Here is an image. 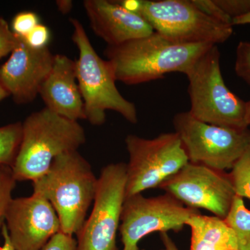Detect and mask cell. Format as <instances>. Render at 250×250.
Returning <instances> with one entry per match:
<instances>
[{
    "label": "cell",
    "mask_w": 250,
    "mask_h": 250,
    "mask_svg": "<svg viewBox=\"0 0 250 250\" xmlns=\"http://www.w3.org/2000/svg\"><path fill=\"white\" fill-rule=\"evenodd\" d=\"M213 45L177 43L154 31L121 45H107L104 53L117 82L136 85L164 78L170 72L185 73Z\"/></svg>",
    "instance_id": "cell-1"
},
{
    "label": "cell",
    "mask_w": 250,
    "mask_h": 250,
    "mask_svg": "<svg viewBox=\"0 0 250 250\" xmlns=\"http://www.w3.org/2000/svg\"><path fill=\"white\" fill-rule=\"evenodd\" d=\"M32 185L33 193L44 197L54 207L61 231L77 235L85 221L98 185L88 161L78 151L64 153L52 161L47 172Z\"/></svg>",
    "instance_id": "cell-2"
},
{
    "label": "cell",
    "mask_w": 250,
    "mask_h": 250,
    "mask_svg": "<svg viewBox=\"0 0 250 250\" xmlns=\"http://www.w3.org/2000/svg\"><path fill=\"white\" fill-rule=\"evenodd\" d=\"M84 129L45 107L34 112L22 123V138L13 166L17 182L40 178L61 154L77 151L85 142Z\"/></svg>",
    "instance_id": "cell-3"
},
{
    "label": "cell",
    "mask_w": 250,
    "mask_h": 250,
    "mask_svg": "<svg viewBox=\"0 0 250 250\" xmlns=\"http://www.w3.org/2000/svg\"><path fill=\"white\" fill-rule=\"evenodd\" d=\"M70 22L74 29L72 40L79 50L77 80L86 121L93 126H101L106 122V111H113L130 123L136 124V106L117 88L111 63L97 53L80 21L72 18Z\"/></svg>",
    "instance_id": "cell-4"
},
{
    "label": "cell",
    "mask_w": 250,
    "mask_h": 250,
    "mask_svg": "<svg viewBox=\"0 0 250 250\" xmlns=\"http://www.w3.org/2000/svg\"><path fill=\"white\" fill-rule=\"evenodd\" d=\"M123 7L144 18L154 31L180 44L223 43L232 24L208 16L191 0H121Z\"/></svg>",
    "instance_id": "cell-5"
},
{
    "label": "cell",
    "mask_w": 250,
    "mask_h": 250,
    "mask_svg": "<svg viewBox=\"0 0 250 250\" xmlns=\"http://www.w3.org/2000/svg\"><path fill=\"white\" fill-rule=\"evenodd\" d=\"M220 53L213 45L185 72L190 100L189 113L208 124L244 130L245 104L225 84L220 70Z\"/></svg>",
    "instance_id": "cell-6"
},
{
    "label": "cell",
    "mask_w": 250,
    "mask_h": 250,
    "mask_svg": "<svg viewBox=\"0 0 250 250\" xmlns=\"http://www.w3.org/2000/svg\"><path fill=\"white\" fill-rule=\"evenodd\" d=\"M125 144L129 155L125 198L160 187L189 163L175 131L161 134L153 139L128 135Z\"/></svg>",
    "instance_id": "cell-7"
},
{
    "label": "cell",
    "mask_w": 250,
    "mask_h": 250,
    "mask_svg": "<svg viewBox=\"0 0 250 250\" xmlns=\"http://www.w3.org/2000/svg\"><path fill=\"white\" fill-rule=\"evenodd\" d=\"M189 162L215 170L231 169L250 145V130H238L208 124L189 111L172 120Z\"/></svg>",
    "instance_id": "cell-8"
},
{
    "label": "cell",
    "mask_w": 250,
    "mask_h": 250,
    "mask_svg": "<svg viewBox=\"0 0 250 250\" xmlns=\"http://www.w3.org/2000/svg\"><path fill=\"white\" fill-rule=\"evenodd\" d=\"M126 184L125 163L108 164L102 170L93 210L77 233V250H118L117 231L121 221Z\"/></svg>",
    "instance_id": "cell-9"
},
{
    "label": "cell",
    "mask_w": 250,
    "mask_h": 250,
    "mask_svg": "<svg viewBox=\"0 0 250 250\" xmlns=\"http://www.w3.org/2000/svg\"><path fill=\"white\" fill-rule=\"evenodd\" d=\"M168 193L146 197L142 193L126 197L120 225L123 250H139L142 238L154 232L178 233L192 215L200 213Z\"/></svg>",
    "instance_id": "cell-10"
},
{
    "label": "cell",
    "mask_w": 250,
    "mask_h": 250,
    "mask_svg": "<svg viewBox=\"0 0 250 250\" xmlns=\"http://www.w3.org/2000/svg\"><path fill=\"white\" fill-rule=\"evenodd\" d=\"M159 188L186 207L208 210L226 218L236 196L229 173L189 162Z\"/></svg>",
    "instance_id": "cell-11"
},
{
    "label": "cell",
    "mask_w": 250,
    "mask_h": 250,
    "mask_svg": "<svg viewBox=\"0 0 250 250\" xmlns=\"http://www.w3.org/2000/svg\"><path fill=\"white\" fill-rule=\"evenodd\" d=\"M5 221L16 250H41L61 231L60 221L54 207L48 200L35 193L13 198Z\"/></svg>",
    "instance_id": "cell-12"
},
{
    "label": "cell",
    "mask_w": 250,
    "mask_h": 250,
    "mask_svg": "<svg viewBox=\"0 0 250 250\" xmlns=\"http://www.w3.org/2000/svg\"><path fill=\"white\" fill-rule=\"evenodd\" d=\"M17 42L9 59L0 67V82L18 104H27L39 95L53 66L54 54L48 47L35 49L24 38Z\"/></svg>",
    "instance_id": "cell-13"
},
{
    "label": "cell",
    "mask_w": 250,
    "mask_h": 250,
    "mask_svg": "<svg viewBox=\"0 0 250 250\" xmlns=\"http://www.w3.org/2000/svg\"><path fill=\"white\" fill-rule=\"evenodd\" d=\"M83 5L92 30L107 45H121L154 32L144 18L117 1L85 0Z\"/></svg>",
    "instance_id": "cell-14"
},
{
    "label": "cell",
    "mask_w": 250,
    "mask_h": 250,
    "mask_svg": "<svg viewBox=\"0 0 250 250\" xmlns=\"http://www.w3.org/2000/svg\"><path fill=\"white\" fill-rule=\"evenodd\" d=\"M39 95L45 107L72 121L86 120L84 104L77 80L76 62L55 54L53 66L41 86Z\"/></svg>",
    "instance_id": "cell-15"
},
{
    "label": "cell",
    "mask_w": 250,
    "mask_h": 250,
    "mask_svg": "<svg viewBox=\"0 0 250 250\" xmlns=\"http://www.w3.org/2000/svg\"><path fill=\"white\" fill-rule=\"evenodd\" d=\"M191 229L190 250H239L236 236L224 219L192 215L186 222Z\"/></svg>",
    "instance_id": "cell-16"
},
{
    "label": "cell",
    "mask_w": 250,
    "mask_h": 250,
    "mask_svg": "<svg viewBox=\"0 0 250 250\" xmlns=\"http://www.w3.org/2000/svg\"><path fill=\"white\" fill-rule=\"evenodd\" d=\"M224 220L236 236L238 250H250V210L245 205L243 198L235 196Z\"/></svg>",
    "instance_id": "cell-17"
},
{
    "label": "cell",
    "mask_w": 250,
    "mask_h": 250,
    "mask_svg": "<svg viewBox=\"0 0 250 250\" xmlns=\"http://www.w3.org/2000/svg\"><path fill=\"white\" fill-rule=\"evenodd\" d=\"M22 138V123H11L0 127V165L13 167Z\"/></svg>",
    "instance_id": "cell-18"
},
{
    "label": "cell",
    "mask_w": 250,
    "mask_h": 250,
    "mask_svg": "<svg viewBox=\"0 0 250 250\" xmlns=\"http://www.w3.org/2000/svg\"><path fill=\"white\" fill-rule=\"evenodd\" d=\"M231 170L229 175L236 195L250 200V145Z\"/></svg>",
    "instance_id": "cell-19"
},
{
    "label": "cell",
    "mask_w": 250,
    "mask_h": 250,
    "mask_svg": "<svg viewBox=\"0 0 250 250\" xmlns=\"http://www.w3.org/2000/svg\"><path fill=\"white\" fill-rule=\"evenodd\" d=\"M12 167L0 165V231L12 200V192L16 186Z\"/></svg>",
    "instance_id": "cell-20"
},
{
    "label": "cell",
    "mask_w": 250,
    "mask_h": 250,
    "mask_svg": "<svg viewBox=\"0 0 250 250\" xmlns=\"http://www.w3.org/2000/svg\"><path fill=\"white\" fill-rule=\"evenodd\" d=\"M234 70L237 76L250 86V42L241 41L237 46Z\"/></svg>",
    "instance_id": "cell-21"
},
{
    "label": "cell",
    "mask_w": 250,
    "mask_h": 250,
    "mask_svg": "<svg viewBox=\"0 0 250 250\" xmlns=\"http://www.w3.org/2000/svg\"><path fill=\"white\" fill-rule=\"evenodd\" d=\"M39 24V16L35 13H19L13 20L12 31L16 36L25 38Z\"/></svg>",
    "instance_id": "cell-22"
},
{
    "label": "cell",
    "mask_w": 250,
    "mask_h": 250,
    "mask_svg": "<svg viewBox=\"0 0 250 250\" xmlns=\"http://www.w3.org/2000/svg\"><path fill=\"white\" fill-rule=\"evenodd\" d=\"M195 6L210 17L226 24H232V19L223 11L215 0H191Z\"/></svg>",
    "instance_id": "cell-23"
},
{
    "label": "cell",
    "mask_w": 250,
    "mask_h": 250,
    "mask_svg": "<svg viewBox=\"0 0 250 250\" xmlns=\"http://www.w3.org/2000/svg\"><path fill=\"white\" fill-rule=\"evenodd\" d=\"M17 42V36L10 29L4 18L0 17V59L14 50Z\"/></svg>",
    "instance_id": "cell-24"
},
{
    "label": "cell",
    "mask_w": 250,
    "mask_h": 250,
    "mask_svg": "<svg viewBox=\"0 0 250 250\" xmlns=\"http://www.w3.org/2000/svg\"><path fill=\"white\" fill-rule=\"evenodd\" d=\"M231 19L250 14V0H215Z\"/></svg>",
    "instance_id": "cell-25"
},
{
    "label": "cell",
    "mask_w": 250,
    "mask_h": 250,
    "mask_svg": "<svg viewBox=\"0 0 250 250\" xmlns=\"http://www.w3.org/2000/svg\"><path fill=\"white\" fill-rule=\"evenodd\" d=\"M24 39L28 45L33 48H44L47 47L50 39V31L45 25L39 23Z\"/></svg>",
    "instance_id": "cell-26"
},
{
    "label": "cell",
    "mask_w": 250,
    "mask_h": 250,
    "mask_svg": "<svg viewBox=\"0 0 250 250\" xmlns=\"http://www.w3.org/2000/svg\"><path fill=\"white\" fill-rule=\"evenodd\" d=\"M77 243L73 236L59 231L41 250H77Z\"/></svg>",
    "instance_id": "cell-27"
},
{
    "label": "cell",
    "mask_w": 250,
    "mask_h": 250,
    "mask_svg": "<svg viewBox=\"0 0 250 250\" xmlns=\"http://www.w3.org/2000/svg\"><path fill=\"white\" fill-rule=\"evenodd\" d=\"M1 235L4 238V244L2 246H0V250H16L14 246H13L10 239L9 231H8L7 227L6 224L4 223L1 229Z\"/></svg>",
    "instance_id": "cell-28"
},
{
    "label": "cell",
    "mask_w": 250,
    "mask_h": 250,
    "mask_svg": "<svg viewBox=\"0 0 250 250\" xmlns=\"http://www.w3.org/2000/svg\"><path fill=\"white\" fill-rule=\"evenodd\" d=\"M56 4L62 15L69 14L73 8V1L71 0H57Z\"/></svg>",
    "instance_id": "cell-29"
},
{
    "label": "cell",
    "mask_w": 250,
    "mask_h": 250,
    "mask_svg": "<svg viewBox=\"0 0 250 250\" xmlns=\"http://www.w3.org/2000/svg\"><path fill=\"white\" fill-rule=\"evenodd\" d=\"M161 239L164 246V250H179L167 232L160 233Z\"/></svg>",
    "instance_id": "cell-30"
},
{
    "label": "cell",
    "mask_w": 250,
    "mask_h": 250,
    "mask_svg": "<svg viewBox=\"0 0 250 250\" xmlns=\"http://www.w3.org/2000/svg\"><path fill=\"white\" fill-rule=\"evenodd\" d=\"M250 24V14L233 18L232 25H244Z\"/></svg>",
    "instance_id": "cell-31"
},
{
    "label": "cell",
    "mask_w": 250,
    "mask_h": 250,
    "mask_svg": "<svg viewBox=\"0 0 250 250\" xmlns=\"http://www.w3.org/2000/svg\"><path fill=\"white\" fill-rule=\"evenodd\" d=\"M245 123L248 127L250 125V100L245 104Z\"/></svg>",
    "instance_id": "cell-32"
},
{
    "label": "cell",
    "mask_w": 250,
    "mask_h": 250,
    "mask_svg": "<svg viewBox=\"0 0 250 250\" xmlns=\"http://www.w3.org/2000/svg\"><path fill=\"white\" fill-rule=\"evenodd\" d=\"M9 93H7L4 86H3L2 84H1V82H0V103L3 100H4L5 98L9 97Z\"/></svg>",
    "instance_id": "cell-33"
}]
</instances>
